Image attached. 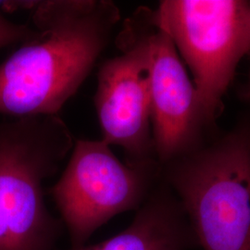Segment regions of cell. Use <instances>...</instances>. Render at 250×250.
<instances>
[{
	"label": "cell",
	"instance_id": "6da1fadb",
	"mask_svg": "<svg viewBox=\"0 0 250 250\" xmlns=\"http://www.w3.org/2000/svg\"><path fill=\"white\" fill-rule=\"evenodd\" d=\"M35 35L0 64V114L58 115L107 48L120 9L110 0L36 1Z\"/></svg>",
	"mask_w": 250,
	"mask_h": 250
},
{
	"label": "cell",
	"instance_id": "7a4b0ae2",
	"mask_svg": "<svg viewBox=\"0 0 250 250\" xmlns=\"http://www.w3.org/2000/svg\"><path fill=\"white\" fill-rule=\"evenodd\" d=\"M74 141L59 115L0 122V250H57L63 224L46 206L44 183Z\"/></svg>",
	"mask_w": 250,
	"mask_h": 250
},
{
	"label": "cell",
	"instance_id": "3957f363",
	"mask_svg": "<svg viewBox=\"0 0 250 250\" xmlns=\"http://www.w3.org/2000/svg\"><path fill=\"white\" fill-rule=\"evenodd\" d=\"M202 250H250V128L161 166Z\"/></svg>",
	"mask_w": 250,
	"mask_h": 250
},
{
	"label": "cell",
	"instance_id": "277c9868",
	"mask_svg": "<svg viewBox=\"0 0 250 250\" xmlns=\"http://www.w3.org/2000/svg\"><path fill=\"white\" fill-rule=\"evenodd\" d=\"M151 13L192 72L206 122L213 121L250 52V1L163 0Z\"/></svg>",
	"mask_w": 250,
	"mask_h": 250
},
{
	"label": "cell",
	"instance_id": "5b68a950",
	"mask_svg": "<svg viewBox=\"0 0 250 250\" xmlns=\"http://www.w3.org/2000/svg\"><path fill=\"white\" fill-rule=\"evenodd\" d=\"M161 179L157 161L124 163L102 139H75L71 158L49 194L71 246L79 247L112 218L136 211Z\"/></svg>",
	"mask_w": 250,
	"mask_h": 250
},
{
	"label": "cell",
	"instance_id": "8992f818",
	"mask_svg": "<svg viewBox=\"0 0 250 250\" xmlns=\"http://www.w3.org/2000/svg\"><path fill=\"white\" fill-rule=\"evenodd\" d=\"M115 44L121 54L102 63L94 97L102 140L121 147L128 164L157 161L143 7L125 20Z\"/></svg>",
	"mask_w": 250,
	"mask_h": 250
},
{
	"label": "cell",
	"instance_id": "52a82bcc",
	"mask_svg": "<svg viewBox=\"0 0 250 250\" xmlns=\"http://www.w3.org/2000/svg\"><path fill=\"white\" fill-rule=\"evenodd\" d=\"M148 52L152 138L157 161L163 166L197 149L207 124L197 89L169 36L145 8Z\"/></svg>",
	"mask_w": 250,
	"mask_h": 250
},
{
	"label": "cell",
	"instance_id": "ba28073f",
	"mask_svg": "<svg viewBox=\"0 0 250 250\" xmlns=\"http://www.w3.org/2000/svg\"><path fill=\"white\" fill-rule=\"evenodd\" d=\"M198 242L183 207L161 179L125 230L104 241L63 250H195Z\"/></svg>",
	"mask_w": 250,
	"mask_h": 250
},
{
	"label": "cell",
	"instance_id": "9c48e42d",
	"mask_svg": "<svg viewBox=\"0 0 250 250\" xmlns=\"http://www.w3.org/2000/svg\"><path fill=\"white\" fill-rule=\"evenodd\" d=\"M36 30L5 18L0 10V49L15 43H22L35 35Z\"/></svg>",
	"mask_w": 250,
	"mask_h": 250
},
{
	"label": "cell",
	"instance_id": "30bf717a",
	"mask_svg": "<svg viewBox=\"0 0 250 250\" xmlns=\"http://www.w3.org/2000/svg\"><path fill=\"white\" fill-rule=\"evenodd\" d=\"M246 95L247 97L250 99V80H249V83H248V86H247V91H246Z\"/></svg>",
	"mask_w": 250,
	"mask_h": 250
}]
</instances>
